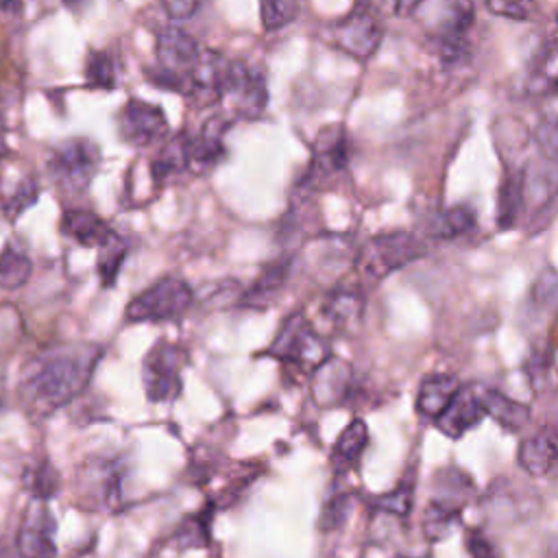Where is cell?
I'll use <instances>...</instances> for the list:
<instances>
[{"mask_svg": "<svg viewBox=\"0 0 558 558\" xmlns=\"http://www.w3.org/2000/svg\"><path fill=\"white\" fill-rule=\"evenodd\" d=\"M0 405H2V401H0Z\"/></svg>", "mask_w": 558, "mask_h": 558, "instance_id": "cell-51", "label": "cell"}, {"mask_svg": "<svg viewBox=\"0 0 558 558\" xmlns=\"http://www.w3.org/2000/svg\"><path fill=\"white\" fill-rule=\"evenodd\" d=\"M395 558H412V556H395ZM418 558H429V556H418Z\"/></svg>", "mask_w": 558, "mask_h": 558, "instance_id": "cell-48", "label": "cell"}, {"mask_svg": "<svg viewBox=\"0 0 558 558\" xmlns=\"http://www.w3.org/2000/svg\"><path fill=\"white\" fill-rule=\"evenodd\" d=\"M100 255H98V275H100V283L105 288H111L116 283V277H118V270L124 262V255H126V246L124 242L120 240L118 233H113L100 248Z\"/></svg>", "mask_w": 558, "mask_h": 558, "instance_id": "cell-35", "label": "cell"}, {"mask_svg": "<svg viewBox=\"0 0 558 558\" xmlns=\"http://www.w3.org/2000/svg\"><path fill=\"white\" fill-rule=\"evenodd\" d=\"M33 264L24 251L7 244L0 253V288H20L31 277Z\"/></svg>", "mask_w": 558, "mask_h": 558, "instance_id": "cell-30", "label": "cell"}, {"mask_svg": "<svg viewBox=\"0 0 558 558\" xmlns=\"http://www.w3.org/2000/svg\"><path fill=\"white\" fill-rule=\"evenodd\" d=\"M98 146L85 137H74L57 146L50 155L48 170L52 181L70 194L83 192L98 170Z\"/></svg>", "mask_w": 558, "mask_h": 558, "instance_id": "cell-9", "label": "cell"}, {"mask_svg": "<svg viewBox=\"0 0 558 558\" xmlns=\"http://www.w3.org/2000/svg\"><path fill=\"white\" fill-rule=\"evenodd\" d=\"M523 207L521 198V174L506 177L499 187V201H497V222L501 229H508L517 222L519 209Z\"/></svg>", "mask_w": 558, "mask_h": 558, "instance_id": "cell-31", "label": "cell"}, {"mask_svg": "<svg viewBox=\"0 0 558 558\" xmlns=\"http://www.w3.org/2000/svg\"><path fill=\"white\" fill-rule=\"evenodd\" d=\"M222 135H225V122L214 118L209 120L198 137H190V168L201 172L207 170L211 166H216L220 161V157L225 155V144H222Z\"/></svg>", "mask_w": 558, "mask_h": 558, "instance_id": "cell-25", "label": "cell"}, {"mask_svg": "<svg viewBox=\"0 0 558 558\" xmlns=\"http://www.w3.org/2000/svg\"><path fill=\"white\" fill-rule=\"evenodd\" d=\"M486 7L508 20H532L536 15V0H486Z\"/></svg>", "mask_w": 558, "mask_h": 558, "instance_id": "cell-38", "label": "cell"}, {"mask_svg": "<svg viewBox=\"0 0 558 558\" xmlns=\"http://www.w3.org/2000/svg\"><path fill=\"white\" fill-rule=\"evenodd\" d=\"M301 11V0H259L262 24L268 33L288 26Z\"/></svg>", "mask_w": 558, "mask_h": 558, "instance_id": "cell-36", "label": "cell"}, {"mask_svg": "<svg viewBox=\"0 0 558 558\" xmlns=\"http://www.w3.org/2000/svg\"><path fill=\"white\" fill-rule=\"evenodd\" d=\"M366 445H368L366 423L362 418H351L347 423V427L340 432V436L336 438L333 447H331L329 462H331L333 471L336 473L351 471L360 462Z\"/></svg>", "mask_w": 558, "mask_h": 558, "instance_id": "cell-22", "label": "cell"}, {"mask_svg": "<svg viewBox=\"0 0 558 558\" xmlns=\"http://www.w3.org/2000/svg\"><path fill=\"white\" fill-rule=\"evenodd\" d=\"M7 126H4V113L0 109V157L7 155Z\"/></svg>", "mask_w": 558, "mask_h": 558, "instance_id": "cell-43", "label": "cell"}, {"mask_svg": "<svg viewBox=\"0 0 558 558\" xmlns=\"http://www.w3.org/2000/svg\"><path fill=\"white\" fill-rule=\"evenodd\" d=\"M57 521L48 501L31 499L24 508L17 534L15 549L20 558H57Z\"/></svg>", "mask_w": 558, "mask_h": 558, "instance_id": "cell-11", "label": "cell"}, {"mask_svg": "<svg viewBox=\"0 0 558 558\" xmlns=\"http://www.w3.org/2000/svg\"><path fill=\"white\" fill-rule=\"evenodd\" d=\"M61 229L68 238L76 240L78 244L96 248H100L113 235L111 227L100 216L87 209H68L63 214Z\"/></svg>", "mask_w": 558, "mask_h": 558, "instance_id": "cell-23", "label": "cell"}, {"mask_svg": "<svg viewBox=\"0 0 558 558\" xmlns=\"http://www.w3.org/2000/svg\"><path fill=\"white\" fill-rule=\"evenodd\" d=\"M425 255V244L408 231L379 233L366 240L355 253L353 266L364 286H375L390 272Z\"/></svg>", "mask_w": 558, "mask_h": 558, "instance_id": "cell-3", "label": "cell"}, {"mask_svg": "<svg viewBox=\"0 0 558 558\" xmlns=\"http://www.w3.org/2000/svg\"><path fill=\"white\" fill-rule=\"evenodd\" d=\"M349 161V135L342 124H329L318 131L314 146H312V159L310 166L301 179L303 196L312 190H320L325 183H329L333 177H338Z\"/></svg>", "mask_w": 558, "mask_h": 558, "instance_id": "cell-10", "label": "cell"}, {"mask_svg": "<svg viewBox=\"0 0 558 558\" xmlns=\"http://www.w3.org/2000/svg\"><path fill=\"white\" fill-rule=\"evenodd\" d=\"M381 2L395 11V7H397V2H399V0H381Z\"/></svg>", "mask_w": 558, "mask_h": 558, "instance_id": "cell-47", "label": "cell"}, {"mask_svg": "<svg viewBox=\"0 0 558 558\" xmlns=\"http://www.w3.org/2000/svg\"><path fill=\"white\" fill-rule=\"evenodd\" d=\"M35 198H37V183L24 181V183L20 185V190L7 201V214H9V216H15V214L24 211L31 203H35Z\"/></svg>", "mask_w": 558, "mask_h": 558, "instance_id": "cell-41", "label": "cell"}, {"mask_svg": "<svg viewBox=\"0 0 558 558\" xmlns=\"http://www.w3.org/2000/svg\"><path fill=\"white\" fill-rule=\"evenodd\" d=\"M484 408L480 403L477 386H460L456 397L449 401V405L434 418V425L438 432H442L447 438L458 440L466 432H471L482 418Z\"/></svg>", "mask_w": 558, "mask_h": 558, "instance_id": "cell-14", "label": "cell"}, {"mask_svg": "<svg viewBox=\"0 0 558 558\" xmlns=\"http://www.w3.org/2000/svg\"><path fill=\"white\" fill-rule=\"evenodd\" d=\"M100 357L102 349L87 342L52 347L31 357L17 379L24 412L39 421L65 408L87 388Z\"/></svg>", "mask_w": 558, "mask_h": 558, "instance_id": "cell-1", "label": "cell"}, {"mask_svg": "<svg viewBox=\"0 0 558 558\" xmlns=\"http://www.w3.org/2000/svg\"><path fill=\"white\" fill-rule=\"evenodd\" d=\"M292 270V259L290 257H279L268 262L262 272L257 275V279L244 290L242 294V305L244 307H253V310H264L268 307L283 290L288 277Z\"/></svg>", "mask_w": 558, "mask_h": 558, "instance_id": "cell-18", "label": "cell"}, {"mask_svg": "<svg viewBox=\"0 0 558 558\" xmlns=\"http://www.w3.org/2000/svg\"><path fill=\"white\" fill-rule=\"evenodd\" d=\"M556 22H558V15H556Z\"/></svg>", "mask_w": 558, "mask_h": 558, "instance_id": "cell-50", "label": "cell"}, {"mask_svg": "<svg viewBox=\"0 0 558 558\" xmlns=\"http://www.w3.org/2000/svg\"><path fill=\"white\" fill-rule=\"evenodd\" d=\"M464 547L471 558H499L495 541L482 527H469L464 534Z\"/></svg>", "mask_w": 558, "mask_h": 558, "instance_id": "cell-39", "label": "cell"}, {"mask_svg": "<svg viewBox=\"0 0 558 558\" xmlns=\"http://www.w3.org/2000/svg\"><path fill=\"white\" fill-rule=\"evenodd\" d=\"M473 227H475V211L469 205L449 207L436 218L438 238H458L469 233Z\"/></svg>", "mask_w": 558, "mask_h": 558, "instance_id": "cell-34", "label": "cell"}, {"mask_svg": "<svg viewBox=\"0 0 558 558\" xmlns=\"http://www.w3.org/2000/svg\"><path fill=\"white\" fill-rule=\"evenodd\" d=\"M547 94H554V96H558V74L547 83Z\"/></svg>", "mask_w": 558, "mask_h": 558, "instance_id": "cell-44", "label": "cell"}, {"mask_svg": "<svg viewBox=\"0 0 558 558\" xmlns=\"http://www.w3.org/2000/svg\"><path fill=\"white\" fill-rule=\"evenodd\" d=\"M201 7V0H163V9L170 20H187Z\"/></svg>", "mask_w": 558, "mask_h": 558, "instance_id": "cell-42", "label": "cell"}, {"mask_svg": "<svg viewBox=\"0 0 558 558\" xmlns=\"http://www.w3.org/2000/svg\"><path fill=\"white\" fill-rule=\"evenodd\" d=\"M216 504L207 501L198 512L187 514L172 534V543L179 549H203L211 541V517Z\"/></svg>", "mask_w": 558, "mask_h": 558, "instance_id": "cell-26", "label": "cell"}, {"mask_svg": "<svg viewBox=\"0 0 558 558\" xmlns=\"http://www.w3.org/2000/svg\"><path fill=\"white\" fill-rule=\"evenodd\" d=\"M187 355L181 347L172 342H157L142 362V384L144 395L150 403L174 401L183 390V366Z\"/></svg>", "mask_w": 558, "mask_h": 558, "instance_id": "cell-7", "label": "cell"}, {"mask_svg": "<svg viewBox=\"0 0 558 558\" xmlns=\"http://www.w3.org/2000/svg\"><path fill=\"white\" fill-rule=\"evenodd\" d=\"M124 464L111 456H89L74 473V497L89 512H113L122 506Z\"/></svg>", "mask_w": 558, "mask_h": 558, "instance_id": "cell-4", "label": "cell"}, {"mask_svg": "<svg viewBox=\"0 0 558 558\" xmlns=\"http://www.w3.org/2000/svg\"><path fill=\"white\" fill-rule=\"evenodd\" d=\"M22 486L31 495V499L48 501L50 497H54L59 493L61 475L46 458H39L24 466Z\"/></svg>", "mask_w": 558, "mask_h": 558, "instance_id": "cell-28", "label": "cell"}, {"mask_svg": "<svg viewBox=\"0 0 558 558\" xmlns=\"http://www.w3.org/2000/svg\"><path fill=\"white\" fill-rule=\"evenodd\" d=\"M351 506H353V495L349 490H338L333 495H329L320 508V517H318V527L323 532H331V530H338L349 512H351Z\"/></svg>", "mask_w": 558, "mask_h": 558, "instance_id": "cell-37", "label": "cell"}, {"mask_svg": "<svg viewBox=\"0 0 558 558\" xmlns=\"http://www.w3.org/2000/svg\"><path fill=\"white\" fill-rule=\"evenodd\" d=\"M521 198L532 209H543L558 194V159L538 153L521 172Z\"/></svg>", "mask_w": 558, "mask_h": 558, "instance_id": "cell-17", "label": "cell"}, {"mask_svg": "<svg viewBox=\"0 0 558 558\" xmlns=\"http://www.w3.org/2000/svg\"><path fill=\"white\" fill-rule=\"evenodd\" d=\"M414 506V482H401L397 488L381 493L373 499V508L388 517L405 519Z\"/></svg>", "mask_w": 558, "mask_h": 558, "instance_id": "cell-32", "label": "cell"}, {"mask_svg": "<svg viewBox=\"0 0 558 558\" xmlns=\"http://www.w3.org/2000/svg\"><path fill=\"white\" fill-rule=\"evenodd\" d=\"M460 379L451 373H429L421 379L416 392V412L418 416L434 423V418L449 405V401L460 390Z\"/></svg>", "mask_w": 558, "mask_h": 558, "instance_id": "cell-20", "label": "cell"}, {"mask_svg": "<svg viewBox=\"0 0 558 558\" xmlns=\"http://www.w3.org/2000/svg\"><path fill=\"white\" fill-rule=\"evenodd\" d=\"M549 558H558V549H556V551H554Z\"/></svg>", "mask_w": 558, "mask_h": 558, "instance_id": "cell-49", "label": "cell"}, {"mask_svg": "<svg viewBox=\"0 0 558 558\" xmlns=\"http://www.w3.org/2000/svg\"><path fill=\"white\" fill-rule=\"evenodd\" d=\"M534 142L541 155L558 159V118H545L534 131Z\"/></svg>", "mask_w": 558, "mask_h": 558, "instance_id": "cell-40", "label": "cell"}, {"mask_svg": "<svg viewBox=\"0 0 558 558\" xmlns=\"http://www.w3.org/2000/svg\"><path fill=\"white\" fill-rule=\"evenodd\" d=\"M0 558H7V549H4V541H2V534H0Z\"/></svg>", "mask_w": 558, "mask_h": 558, "instance_id": "cell-46", "label": "cell"}, {"mask_svg": "<svg viewBox=\"0 0 558 558\" xmlns=\"http://www.w3.org/2000/svg\"><path fill=\"white\" fill-rule=\"evenodd\" d=\"M462 512L456 506L429 499L427 508L423 512V532L427 536V541L438 543L442 538H447L460 523H462Z\"/></svg>", "mask_w": 558, "mask_h": 558, "instance_id": "cell-29", "label": "cell"}, {"mask_svg": "<svg viewBox=\"0 0 558 558\" xmlns=\"http://www.w3.org/2000/svg\"><path fill=\"white\" fill-rule=\"evenodd\" d=\"M410 17L438 46L445 61L464 57L475 20L473 0H416Z\"/></svg>", "mask_w": 558, "mask_h": 558, "instance_id": "cell-2", "label": "cell"}, {"mask_svg": "<svg viewBox=\"0 0 558 558\" xmlns=\"http://www.w3.org/2000/svg\"><path fill=\"white\" fill-rule=\"evenodd\" d=\"M353 388V368L349 362L329 355L312 375L310 390L318 405H338L342 403Z\"/></svg>", "mask_w": 558, "mask_h": 558, "instance_id": "cell-15", "label": "cell"}, {"mask_svg": "<svg viewBox=\"0 0 558 558\" xmlns=\"http://www.w3.org/2000/svg\"><path fill=\"white\" fill-rule=\"evenodd\" d=\"M523 373L534 395H549L558 390V364L551 347H534L523 364Z\"/></svg>", "mask_w": 558, "mask_h": 558, "instance_id": "cell-27", "label": "cell"}, {"mask_svg": "<svg viewBox=\"0 0 558 558\" xmlns=\"http://www.w3.org/2000/svg\"><path fill=\"white\" fill-rule=\"evenodd\" d=\"M477 392H480V403L484 408V414L490 416L493 421H497V425L501 429L517 434L530 423L532 410L527 403L517 401L497 388H480L477 386Z\"/></svg>", "mask_w": 558, "mask_h": 558, "instance_id": "cell-19", "label": "cell"}, {"mask_svg": "<svg viewBox=\"0 0 558 558\" xmlns=\"http://www.w3.org/2000/svg\"><path fill=\"white\" fill-rule=\"evenodd\" d=\"M63 2H65V7H70V9H78L83 0H63Z\"/></svg>", "mask_w": 558, "mask_h": 558, "instance_id": "cell-45", "label": "cell"}, {"mask_svg": "<svg viewBox=\"0 0 558 558\" xmlns=\"http://www.w3.org/2000/svg\"><path fill=\"white\" fill-rule=\"evenodd\" d=\"M116 61L107 50H92L85 63V78L89 87L98 89H113L118 78H116Z\"/></svg>", "mask_w": 558, "mask_h": 558, "instance_id": "cell-33", "label": "cell"}, {"mask_svg": "<svg viewBox=\"0 0 558 558\" xmlns=\"http://www.w3.org/2000/svg\"><path fill=\"white\" fill-rule=\"evenodd\" d=\"M517 462L532 477H547L558 471V432L554 427H541L523 438L519 442Z\"/></svg>", "mask_w": 558, "mask_h": 558, "instance_id": "cell-16", "label": "cell"}, {"mask_svg": "<svg viewBox=\"0 0 558 558\" xmlns=\"http://www.w3.org/2000/svg\"><path fill=\"white\" fill-rule=\"evenodd\" d=\"M364 312V296L360 290L351 288H333L327 292L320 305V316L336 329L344 331L360 323Z\"/></svg>", "mask_w": 558, "mask_h": 558, "instance_id": "cell-21", "label": "cell"}, {"mask_svg": "<svg viewBox=\"0 0 558 558\" xmlns=\"http://www.w3.org/2000/svg\"><path fill=\"white\" fill-rule=\"evenodd\" d=\"M222 96H231L238 113L255 118L266 109L268 89L266 78L255 68H248L242 61H227L222 78Z\"/></svg>", "mask_w": 558, "mask_h": 558, "instance_id": "cell-12", "label": "cell"}, {"mask_svg": "<svg viewBox=\"0 0 558 558\" xmlns=\"http://www.w3.org/2000/svg\"><path fill=\"white\" fill-rule=\"evenodd\" d=\"M473 497H475V484L464 471L456 466H442L436 471L429 499L464 510Z\"/></svg>", "mask_w": 558, "mask_h": 558, "instance_id": "cell-24", "label": "cell"}, {"mask_svg": "<svg viewBox=\"0 0 558 558\" xmlns=\"http://www.w3.org/2000/svg\"><path fill=\"white\" fill-rule=\"evenodd\" d=\"M268 355L312 375L331 353L327 338L318 333L301 312H294L281 323L268 347Z\"/></svg>", "mask_w": 558, "mask_h": 558, "instance_id": "cell-5", "label": "cell"}, {"mask_svg": "<svg viewBox=\"0 0 558 558\" xmlns=\"http://www.w3.org/2000/svg\"><path fill=\"white\" fill-rule=\"evenodd\" d=\"M381 35L384 26L371 0H355L351 11L331 28L333 44L357 61H366L375 54L381 44Z\"/></svg>", "mask_w": 558, "mask_h": 558, "instance_id": "cell-8", "label": "cell"}, {"mask_svg": "<svg viewBox=\"0 0 558 558\" xmlns=\"http://www.w3.org/2000/svg\"><path fill=\"white\" fill-rule=\"evenodd\" d=\"M120 135L131 146L148 148L168 135V120L157 105L131 98L120 111Z\"/></svg>", "mask_w": 558, "mask_h": 558, "instance_id": "cell-13", "label": "cell"}, {"mask_svg": "<svg viewBox=\"0 0 558 558\" xmlns=\"http://www.w3.org/2000/svg\"><path fill=\"white\" fill-rule=\"evenodd\" d=\"M192 288L181 277L168 275L150 283L126 305L129 323H166L181 318L192 305Z\"/></svg>", "mask_w": 558, "mask_h": 558, "instance_id": "cell-6", "label": "cell"}]
</instances>
